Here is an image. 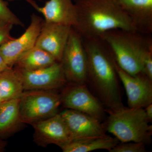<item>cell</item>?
Returning a JSON list of instances; mask_svg holds the SVG:
<instances>
[{
    "instance_id": "1",
    "label": "cell",
    "mask_w": 152,
    "mask_h": 152,
    "mask_svg": "<svg viewBox=\"0 0 152 152\" xmlns=\"http://www.w3.org/2000/svg\"><path fill=\"white\" fill-rule=\"evenodd\" d=\"M83 39L88 59V80L106 112L124 106L115 60L111 50L100 37Z\"/></svg>"
},
{
    "instance_id": "2",
    "label": "cell",
    "mask_w": 152,
    "mask_h": 152,
    "mask_svg": "<svg viewBox=\"0 0 152 152\" xmlns=\"http://www.w3.org/2000/svg\"><path fill=\"white\" fill-rule=\"evenodd\" d=\"M74 3L77 21L72 28L83 39L99 37L117 29L136 31L118 0H75Z\"/></svg>"
},
{
    "instance_id": "3",
    "label": "cell",
    "mask_w": 152,
    "mask_h": 152,
    "mask_svg": "<svg viewBox=\"0 0 152 152\" xmlns=\"http://www.w3.org/2000/svg\"><path fill=\"white\" fill-rule=\"evenodd\" d=\"M151 35L133 30L117 29L100 36L111 50L117 64L131 75L141 74L140 60L142 54L152 46Z\"/></svg>"
},
{
    "instance_id": "4",
    "label": "cell",
    "mask_w": 152,
    "mask_h": 152,
    "mask_svg": "<svg viewBox=\"0 0 152 152\" xmlns=\"http://www.w3.org/2000/svg\"><path fill=\"white\" fill-rule=\"evenodd\" d=\"M103 125L121 142H135L147 144L151 140L152 126L144 108H126L108 113Z\"/></svg>"
},
{
    "instance_id": "5",
    "label": "cell",
    "mask_w": 152,
    "mask_h": 152,
    "mask_svg": "<svg viewBox=\"0 0 152 152\" xmlns=\"http://www.w3.org/2000/svg\"><path fill=\"white\" fill-rule=\"evenodd\" d=\"M61 104V95L53 90L24 91L20 97L22 122L32 124L53 116L57 114Z\"/></svg>"
},
{
    "instance_id": "6",
    "label": "cell",
    "mask_w": 152,
    "mask_h": 152,
    "mask_svg": "<svg viewBox=\"0 0 152 152\" xmlns=\"http://www.w3.org/2000/svg\"><path fill=\"white\" fill-rule=\"evenodd\" d=\"M67 82L87 84L88 59L81 36L72 27L61 62Z\"/></svg>"
},
{
    "instance_id": "7",
    "label": "cell",
    "mask_w": 152,
    "mask_h": 152,
    "mask_svg": "<svg viewBox=\"0 0 152 152\" xmlns=\"http://www.w3.org/2000/svg\"><path fill=\"white\" fill-rule=\"evenodd\" d=\"M21 80L24 90H53L66 83L61 64L56 62L52 65L36 70L14 68Z\"/></svg>"
},
{
    "instance_id": "8",
    "label": "cell",
    "mask_w": 152,
    "mask_h": 152,
    "mask_svg": "<svg viewBox=\"0 0 152 152\" xmlns=\"http://www.w3.org/2000/svg\"><path fill=\"white\" fill-rule=\"evenodd\" d=\"M70 84L61 95V103L68 109L90 115L100 121L106 110L97 98L90 91L87 84Z\"/></svg>"
},
{
    "instance_id": "9",
    "label": "cell",
    "mask_w": 152,
    "mask_h": 152,
    "mask_svg": "<svg viewBox=\"0 0 152 152\" xmlns=\"http://www.w3.org/2000/svg\"><path fill=\"white\" fill-rule=\"evenodd\" d=\"M44 22L41 17L33 14L25 32L0 46V55L9 67H12L21 56L35 46Z\"/></svg>"
},
{
    "instance_id": "10",
    "label": "cell",
    "mask_w": 152,
    "mask_h": 152,
    "mask_svg": "<svg viewBox=\"0 0 152 152\" xmlns=\"http://www.w3.org/2000/svg\"><path fill=\"white\" fill-rule=\"evenodd\" d=\"M35 141L46 147L54 144L61 148L72 140L70 133L60 113L32 124Z\"/></svg>"
},
{
    "instance_id": "11",
    "label": "cell",
    "mask_w": 152,
    "mask_h": 152,
    "mask_svg": "<svg viewBox=\"0 0 152 152\" xmlns=\"http://www.w3.org/2000/svg\"><path fill=\"white\" fill-rule=\"evenodd\" d=\"M118 77L122 83L127 96L129 107L144 108L152 103V80L142 73L132 76L116 65Z\"/></svg>"
},
{
    "instance_id": "12",
    "label": "cell",
    "mask_w": 152,
    "mask_h": 152,
    "mask_svg": "<svg viewBox=\"0 0 152 152\" xmlns=\"http://www.w3.org/2000/svg\"><path fill=\"white\" fill-rule=\"evenodd\" d=\"M60 114L69 131L72 140L107 135L100 121L90 115L68 109Z\"/></svg>"
},
{
    "instance_id": "13",
    "label": "cell",
    "mask_w": 152,
    "mask_h": 152,
    "mask_svg": "<svg viewBox=\"0 0 152 152\" xmlns=\"http://www.w3.org/2000/svg\"><path fill=\"white\" fill-rule=\"evenodd\" d=\"M72 27L48 23L44 20L36 46L52 55L57 62H61Z\"/></svg>"
},
{
    "instance_id": "14",
    "label": "cell",
    "mask_w": 152,
    "mask_h": 152,
    "mask_svg": "<svg viewBox=\"0 0 152 152\" xmlns=\"http://www.w3.org/2000/svg\"><path fill=\"white\" fill-rule=\"evenodd\" d=\"M26 1L43 15L45 22L72 27L77 23V10L75 3L72 0H49L42 7L33 0Z\"/></svg>"
},
{
    "instance_id": "15",
    "label": "cell",
    "mask_w": 152,
    "mask_h": 152,
    "mask_svg": "<svg viewBox=\"0 0 152 152\" xmlns=\"http://www.w3.org/2000/svg\"><path fill=\"white\" fill-rule=\"evenodd\" d=\"M136 31L144 34L152 33V0H118Z\"/></svg>"
},
{
    "instance_id": "16",
    "label": "cell",
    "mask_w": 152,
    "mask_h": 152,
    "mask_svg": "<svg viewBox=\"0 0 152 152\" xmlns=\"http://www.w3.org/2000/svg\"><path fill=\"white\" fill-rule=\"evenodd\" d=\"M20 97L4 101L0 105V138L7 137L22 124Z\"/></svg>"
},
{
    "instance_id": "17",
    "label": "cell",
    "mask_w": 152,
    "mask_h": 152,
    "mask_svg": "<svg viewBox=\"0 0 152 152\" xmlns=\"http://www.w3.org/2000/svg\"><path fill=\"white\" fill-rule=\"evenodd\" d=\"M119 143L115 137L106 135L72 140L61 148L64 152H89L98 150L109 151Z\"/></svg>"
},
{
    "instance_id": "18",
    "label": "cell",
    "mask_w": 152,
    "mask_h": 152,
    "mask_svg": "<svg viewBox=\"0 0 152 152\" xmlns=\"http://www.w3.org/2000/svg\"><path fill=\"white\" fill-rule=\"evenodd\" d=\"M56 62L51 55L35 46L21 56L14 66L25 70L33 71L47 67Z\"/></svg>"
},
{
    "instance_id": "19",
    "label": "cell",
    "mask_w": 152,
    "mask_h": 152,
    "mask_svg": "<svg viewBox=\"0 0 152 152\" xmlns=\"http://www.w3.org/2000/svg\"><path fill=\"white\" fill-rule=\"evenodd\" d=\"M24 91L21 80L15 69L0 73V96L2 102L20 97Z\"/></svg>"
},
{
    "instance_id": "20",
    "label": "cell",
    "mask_w": 152,
    "mask_h": 152,
    "mask_svg": "<svg viewBox=\"0 0 152 152\" xmlns=\"http://www.w3.org/2000/svg\"><path fill=\"white\" fill-rule=\"evenodd\" d=\"M0 22L24 26L23 22L9 8L7 3L4 0H0Z\"/></svg>"
},
{
    "instance_id": "21",
    "label": "cell",
    "mask_w": 152,
    "mask_h": 152,
    "mask_svg": "<svg viewBox=\"0 0 152 152\" xmlns=\"http://www.w3.org/2000/svg\"><path fill=\"white\" fill-rule=\"evenodd\" d=\"M145 144L142 142H126L117 144L110 152H145Z\"/></svg>"
},
{
    "instance_id": "22",
    "label": "cell",
    "mask_w": 152,
    "mask_h": 152,
    "mask_svg": "<svg viewBox=\"0 0 152 152\" xmlns=\"http://www.w3.org/2000/svg\"><path fill=\"white\" fill-rule=\"evenodd\" d=\"M140 65L142 73L152 80V46L148 48L142 55Z\"/></svg>"
},
{
    "instance_id": "23",
    "label": "cell",
    "mask_w": 152,
    "mask_h": 152,
    "mask_svg": "<svg viewBox=\"0 0 152 152\" xmlns=\"http://www.w3.org/2000/svg\"><path fill=\"white\" fill-rule=\"evenodd\" d=\"M13 26L11 24L0 22V46L14 39L11 35Z\"/></svg>"
},
{
    "instance_id": "24",
    "label": "cell",
    "mask_w": 152,
    "mask_h": 152,
    "mask_svg": "<svg viewBox=\"0 0 152 152\" xmlns=\"http://www.w3.org/2000/svg\"><path fill=\"white\" fill-rule=\"evenodd\" d=\"M146 115L148 118L150 122H151L152 121V103L150 104L144 108Z\"/></svg>"
},
{
    "instance_id": "25",
    "label": "cell",
    "mask_w": 152,
    "mask_h": 152,
    "mask_svg": "<svg viewBox=\"0 0 152 152\" xmlns=\"http://www.w3.org/2000/svg\"><path fill=\"white\" fill-rule=\"evenodd\" d=\"M10 68L7 65L5 62L4 61L2 57L0 55V73L3 71L7 69Z\"/></svg>"
},
{
    "instance_id": "26",
    "label": "cell",
    "mask_w": 152,
    "mask_h": 152,
    "mask_svg": "<svg viewBox=\"0 0 152 152\" xmlns=\"http://www.w3.org/2000/svg\"><path fill=\"white\" fill-rule=\"evenodd\" d=\"M6 145L5 142L0 139V152L4 151Z\"/></svg>"
},
{
    "instance_id": "27",
    "label": "cell",
    "mask_w": 152,
    "mask_h": 152,
    "mask_svg": "<svg viewBox=\"0 0 152 152\" xmlns=\"http://www.w3.org/2000/svg\"><path fill=\"white\" fill-rule=\"evenodd\" d=\"M9 1H19V0H7Z\"/></svg>"
},
{
    "instance_id": "28",
    "label": "cell",
    "mask_w": 152,
    "mask_h": 152,
    "mask_svg": "<svg viewBox=\"0 0 152 152\" xmlns=\"http://www.w3.org/2000/svg\"><path fill=\"white\" fill-rule=\"evenodd\" d=\"M2 102V101L1 98V96H0V102Z\"/></svg>"
},
{
    "instance_id": "29",
    "label": "cell",
    "mask_w": 152,
    "mask_h": 152,
    "mask_svg": "<svg viewBox=\"0 0 152 152\" xmlns=\"http://www.w3.org/2000/svg\"><path fill=\"white\" fill-rule=\"evenodd\" d=\"M1 102H0V105H1Z\"/></svg>"
}]
</instances>
